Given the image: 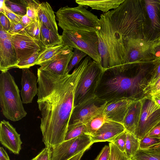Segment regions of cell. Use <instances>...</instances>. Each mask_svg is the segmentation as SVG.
<instances>
[{
  "label": "cell",
  "mask_w": 160,
  "mask_h": 160,
  "mask_svg": "<svg viewBox=\"0 0 160 160\" xmlns=\"http://www.w3.org/2000/svg\"><path fill=\"white\" fill-rule=\"evenodd\" d=\"M128 160H132L131 159H129Z\"/></svg>",
  "instance_id": "obj_54"
},
{
  "label": "cell",
  "mask_w": 160,
  "mask_h": 160,
  "mask_svg": "<svg viewBox=\"0 0 160 160\" xmlns=\"http://www.w3.org/2000/svg\"><path fill=\"white\" fill-rule=\"evenodd\" d=\"M35 157V160H51V148L45 147Z\"/></svg>",
  "instance_id": "obj_40"
},
{
  "label": "cell",
  "mask_w": 160,
  "mask_h": 160,
  "mask_svg": "<svg viewBox=\"0 0 160 160\" xmlns=\"http://www.w3.org/2000/svg\"><path fill=\"white\" fill-rule=\"evenodd\" d=\"M6 6L13 12L22 16L27 14V0H5Z\"/></svg>",
  "instance_id": "obj_27"
},
{
  "label": "cell",
  "mask_w": 160,
  "mask_h": 160,
  "mask_svg": "<svg viewBox=\"0 0 160 160\" xmlns=\"http://www.w3.org/2000/svg\"><path fill=\"white\" fill-rule=\"evenodd\" d=\"M26 32L30 36L42 43L41 29L39 19L37 21H34L26 27Z\"/></svg>",
  "instance_id": "obj_30"
},
{
  "label": "cell",
  "mask_w": 160,
  "mask_h": 160,
  "mask_svg": "<svg viewBox=\"0 0 160 160\" xmlns=\"http://www.w3.org/2000/svg\"><path fill=\"white\" fill-rule=\"evenodd\" d=\"M125 130L122 124L107 119L97 132L90 135L91 138L93 143L110 142Z\"/></svg>",
  "instance_id": "obj_18"
},
{
  "label": "cell",
  "mask_w": 160,
  "mask_h": 160,
  "mask_svg": "<svg viewBox=\"0 0 160 160\" xmlns=\"http://www.w3.org/2000/svg\"><path fill=\"white\" fill-rule=\"evenodd\" d=\"M139 148V140L133 134L127 132L125 152L128 158L130 159Z\"/></svg>",
  "instance_id": "obj_25"
},
{
  "label": "cell",
  "mask_w": 160,
  "mask_h": 160,
  "mask_svg": "<svg viewBox=\"0 0 160 160\" xmlns=\"http://www.w3.org/2000/svg\"><path fill=\"white\" fill-rule=\"evenodd\" d=\"M84 135H89L84 124L77 123L69 125L65 137L64 141Z\"/></svg>",
  "instance_id": "obj_28"
},
{
  "label": "cell",
  "mask_w": 160,
  "mask_h": 160,
  "mask_svg": "<svg viewBox=\"0 0 160 160\" xmlns=\"http://www.w3.org/2000/svg\"><path fill=\"white\" fill-rule=\"evenodd\" d=\"M0 141L1 143L15 154H18L21 149L22 142L20 135L8 122L4 120L0 124Z\"/></svg>",
  "instance_id": "obj_15"
},
{
  "label": "cell",
  "mask_w": 160,
  "mask_h": 160,
  "mask_svg": "<svg viewBox=\"0 0 160 160\" xmlns=\"http://www.w3.org/2000/svg\"><path fill=\"white\" fill-rule=\"evenodd\" d=\"M26 15L33 21L38 20V10L40 3L39 1L27 0Z\"/></svg>",
  "instance_id": "obj_31"
},
{
  "label": "cell",
  "mask_w": 160,
  "mask_h": 160,
  "mask_svg": "<svg viewBox=\"0 0 160 160\" xmlns=\"http://www.w3.org/2000/svg\"><path fill=\"white\" fill-rule=\"evenodd\" d=\"M142 106V98L135 101L130 106L123 123L127 132L134 134L139 122Z\"/></svg>",
  "instance_id": "obj_20"
},
{
  "label": "cell",
  "mask_w": 160,
  "mask_h": 160,
  "mask_svg": "<svg viewBox=\"0 0 160 160\" xmlns=\"http://www.w3.org/2000/svg\"><path fill=\"white\" fill-rule=\"evenodd\" d=\"M125 0H76V2L78 5L89 7L92 9L107 12L112 9L118 8Z\"/></svg>",
  "instance_id": "obj_22"
},
{
  "label": "cell",
  "mask_w": 160,
  "mask_h": 160,
  "mask_svg": "<svg viewBox=\"0 0 160 160\" xmlns=\"http://www.w3.org/2000/svg\"><path fill=\"white\" fill-rule=\"evenodd\" d=\"M0 12L3 13L8 19L10 22L15 23H20L22 16L13 12L7 7L5 4L3 7H0Z\"/></svg>",
  "instance_id": "obj_36"
},
{
  "label": "cell",
  "mask_w": 160,
  "mask_h": 160,
  "mask_svg": "<svg viewBox=\"0 0 160 160\" xmlns=\"http://www.w3.org/2000/svg\"><path fill=\"white\" fill-rule=\"evenodd\" d=\"M73 50L72 48L64 46L62 50L53 57L39 65L41 69L56 75L68 74V66L73 54Z\"/></svg>",
  "instance_id": "obj_14"
},
{
  "label": "cell",
  "mask_w": 160,
  "mask_h": 160,
  "mask_svg": "<svg viewBox=\"0 0 160 160\" xmlns=\"http://www.w3.org/2000/svg\"></svg>",
  "instance_id": "obj_55"
},
{
  "label": "cell",
  "mask_w": 160,
  "mask_h": 160,
  "mask_svg": "<svg viewBox=\"0 0 160 160\" xmlns=\"http://www.w3.org/2000/svg\"><path fill=\"white\" fill-rule=\"evenodd\" d=\"M40 52L34 53L19 61L17 64V68L22 69L25 68H29L31 67L36 65Z\"/></svg>",
  "instance_id": "obj_35"
},
{
  "label": "cell",
  "mask_w": 160,
  "mask_h": 160,
  "mask_svg": "<svg viewBox=\"0 0 160 160\" xmlns=\"http://www.w3.org/2000/svg\"><path fill=\"white\" fill-rule=\"evenodd\" d=\"M0 15V25L8 32L10 27V21L3 13L1 12Z\"/></svg>",
  "instance_id": "obj_43"
},
{
  "label": "cell",
  "mask_w": 160,
  "mask_h": 160,
  "mask_svg": "<svg viewBox=\"0 0 160 160\" xmlns=\"http://www.w3.org/2000/svg\"><path fill=\"white\" fill-rule=\"evenodd\" d=\"M110 154L108 160H128L125 152L120 151L116 146L111 142L109 143Z\"/></svg>",
  "instance_id": "obj_34"
},
{
  "label": "cell",
  "mask_w": 160,
  "mask_h": 160,
  "mask_svg": "<svg viewBox=\"0 0 160 160\" xmlns=\"http://www.w3.org/2000/svg\"><path fill=\"white\" fill-rule=\"evenodd\" d=\"M106 103L95 96L75 106L68 125L77 123L85 124L94 116L102 112Z\"/></svg>",
  "instance_id": "obj_12"
},
{
  "label": "cell",
  "mask_w": 160,
  "mask_h": 160,
  "mask_svg": "<svg viewBox=\"0 0 160 160\" xmlns=\"http://www.w3.org/2000/svg\"><path fill=\"white\" fill-rule=\"evenodd\" d=\"M87 8L81 5L61 8L56 12L58 25L63 30L96 33L100 28V19Z\"/></svg>",
  "instance_id": "obj_4"
},
{
  "label": "cell",
  "mask_w": 160,
  "mask_h": 160,
  "mask_svg": "<svg viewBox=\"0 0 160 160\" xmlns=\"http://www.w3.org/2000/svg\"><path fill=\"white\" fill-rule=\"evenodd\" d=\"M160 92V77L155 82L148 88L146 90V94L150 95L153 93Z\"/></svg>",
  "instance_id": "obj_42"
},
{
  "label": "cell",
  "mask_w": 160,
  "mask_h": 160,
  "mask_svg": "<svg viewBox=\"0 0 160 160\" xmlns=\"http://www.w3.org/2000/svg\"><path fill=\"white\" fill-rule=\"evenodd\" d=\"M64 46L61 44L49 48H44L40 52L36 65L45 62L53 57L63 48Z\"/></svg>",
  "instance_id": "obj_24"
},
{
  "label": "cell",
  "mask_w": 160,
  "mask_h": 160,
  "mask_svg": "<svg viewBox=\"0 0 160 160\" xmlns=\"http://www.w3.org/2000/svg\"><path fill=\"white\" fill-rule=\"evenodd\" d=\"M103 71L100 63L89 57L75 91L74 107L96 96L95 92Z\"/></svg>",
  "instance_id": "obj_6"
},
{
  "label": "cell",
  "mask_w": 160,
  "mask_h": 160,
  "mask_svg": "<svg viewBox=\"0 0 160 160\" xmlns=\"http://www.w3.org/2000/svg\"><path fill=\"white\" fill-rule=\"evenodd\" d=\"M149 95L151 96L152 99L157 104L160 106V92L153 93Z\"/></svg>",
  "instance_id": "obj_47"
},
{
  "label": "cell",
  "mask_w": 160,
  "mask_h": 160,
  "mask_svg": "<svg viewBox=\"0 0 160 160\" xmlns=\"http://www.w3.org/2000/svg\"><path fill=\"white\" fill-rule=\"evenodd\" d=\"M148 149L154 150L155 151L160 153V143L153 146Z\"/></svg>",
  "instance_id": "obj_50"
},
{
  "label": "cell",
  "mask_w": 160,
  "mask_h": 160,
  "mask_svg": "<svg viewBox=\"0 0 160 160\" xmlns=\"http://www.w3.org/2000/svg\"><path fill=\"white\" fill-rule=\"evenodd\" d=\"M153 65L150 72L151 77L148 81L146 92L147 88L153 85L160 77V58L155 59L153 62Z\"/></svg>",
  "instance_id": "obj_33"
},
{
  "label": "cell",
  "mask_w": 160,
  "mask_h": 160,
  "mask_svg": "<svg viewBox=\"0 0 160 160\" xmlns=\"http://www.w3.org/2000/svg\"><path fill=\"white\" fill-rule=\"evenodd\" d=\"M144 18V39L151 43L160 40V0H140Z\"/></svg>",
  "instance_id": "obj_9"
},
{
  "label": "cell",
  "mask_w": 160,
  "mask_h": 160,
  "mask_svg": "<svg viewBox=\"0 0 160 160\" xmlns=\"http://www.w3.org/2000/svg\"><path fill=\"white\" fill-rule=\"evenodd\" d=\"M127 132L125 130L110 142L116 146L120 151L125 152Z\"/></svg>",
  "instance_id": "obj_38"
},
{
  "label": "cell",
  "mask_w": 160,
  "mask_h": 160,
  "mask_svg": "<svg viewBox=\"0 0 160 160\" xmlns=\"http://www.w3.org/2000/svg\"><path fill=\"white\" fill-rule=\"evenodd\" d=\"M86 150H84L75 155L68 160H80L84 152Z\"/></svg>",
  "instance_id": "obj_49"
},
{
  "label": "cell",
  "mask_w": 160,
  "mask_h": 160,
  "mask_svg": "<svg viewBox=\"0 0 160 160\" xmlns=\"http://www.w3.org/2000/svg\"><path fill=\"white\" fill-rule=\"evenodd\" d=\"M21 95L23 104L32 102L34 97L37 95V77L28 68L22 69Z\"/></svg>",
  "instance_id": "obj_17"
},
{
  "label": "cell",
  "mask_w": 160,
  "mask_h": 160,
  "mask_svg": "<svg viewBox=\"0 0 160 160\" xmlns=\"http://www.w3.org/2000/svg\"><path fill=\"white\" fill-rule=\"evenodd\" d=\"M135 67L125 64L104 70L95 96L107 102L122 98L141 99L139 95L145 94L148 82L141 74L143 70L135 72Z\"/></svg>",
  "instance_id": "obj_3"
},
{
  "label": "cell",
  "mask_w": 160,
  "mask_h": 160,
  "mask_svg": "<svg viewBox=\"0 0 160 160\" xmlns=\"http://www.w3.org/2000/svg\"><path fill=\"white\" fill-rule=\"evenodd\" d=\"M36 159V157L32 159H31V160H35Z\"/></svg>",
  "instance_id": "obj_52"
},
{
  "label": "cell",
  "mask_w": 160,
  "mask_h": 160,
  "mask_svg": "<svg viewBox=\"0 0 160 160\" xmlns=\"http://www.w3.org/2000/svg\"><path fill=\"white\" fill-rule=\"evenodd\" d=\"M38 16L40 22L52 31L58 33L54 12L48 2L40 3L38 10Z\"/></svg>",
  "instance_id": "obj_21"
},
{
  "label": "cell",
  "mask_w": 160,
  "mask_h": 160,
  "mask_svg": "<svg viewBox=\"0 0 160 160\" xmlns=\"http://www.w3.org/2000/svg\"><path fill=\"white\" fill-rule=\"evenodd\" d=\"M152 43L143 39L125 38L124 41V64L136 67L152 63L155 59L152 51Z\"/></svg>",
  "instance_id": "obj_8"
},
{
  "label": "cell",
  "mask_w": 160,
  "mask_h": 160,
  "mask_svg": "<svg viewBox=\"0 0 160 160\" xmlns=\"http://www.w3.org/2000/svg\"><path fill=\"white\" fill-rule=\"evenodd\" d=\"M159 43L160 44V40L158 41Z\"/></svg>",
  "instance_id": "obj_53"
},
{
  "label": "cell",
  "mask_w": 160,
  "mask_h": 160,
  "mask_svg": "<svg viewBox=\"0 0 160 160\" xmlns=\"http://www.w3.org/2000/svg\"><path fill=\"white\" fill-rule=\"evenodd\" d=\"M142 106L138 127L134 135L139 140L160 123V106L149 95L142 98Z\"/></svg>",
  "instance_id": "obj_10"
},
{
  "label": "cell",
  "mask_w": 160,
  "mask_h": 160,
  "mask_svg": "<svg viewBox=\"0 0 160 160\" xmlns=\"http://www.w3.org/2000/svg\"><path fill=\"white\" fill-rule=\"evenodd\" d=\"M160 143V139L150 137L148 135L139 140L140 148L147 149Z\"/></svg>",
  "instance_id": "obj_37"
},
{
  "label": "cell",
  "mask_w": 160,
  "mask_h": 160,
  "mask_svg": "<svg viewBox=\"0 0 160 160\" xmlns=\"http://www.w3.org/2000/svg\"><path fill=\"white\" fill-rule=\"evenodd\" d=\"M16 54L10 39H0V70L8 71L17 68L18 63Z\"/></svg>",
  "instance_id": "obj_19"
},
{
  "label": "cell",
  "mask_w": 160,
  "mask_h": 160,
  "mask_svg": "<svg viewBox=\"0 0 160 160\" xmlns=\"http://www.w3.org/2000/svg\"><path fill=\"white\" fill-rule=\"evenodd\" d=\"M107 120L102 112L92 118L85 124L88 134L90 136L95 133Z\"/></svg>",
  "instance_id": "obj_26"
},
{
  "label": "cell",
  "mask_w": 160,
  "mask_h": 160,
  "mask_svg": "<svg viewBox=\"0 0 160 160\" xmlns=\"http://www.w3.org/2000/svg\"><path fill=\"white\" fill-rule=\"evenodd\" d=\"M130 159L132 160H160V153L151 149L139 148Z\"/></svg>",
  "instance_id": "obj_29"
},
{
  "label": "cell",
  "mask_w": 160,
  "mask_h": 160,
  "mask_svg": "<svg viewBox=\"0 0 160 160\" xmlns=\"http://www.w3.org/2000/svg\"><path fill=\"white\" fill-rule=\"evenodd\" d=\"M88 59V56L84 58L71 74L59 75L40 68L38 69L37 102L46 147L52 148L64 141L74 107L75 91Z\"/></svg>",
  "instance_id": "obj_1"
},
{
  "label": "cell",
  "mask_w": 160,
  "mask_h": 160,
  "mask_svg": "<svg viewBox=\"0 0 160 160\" xmlns=\"http://www.w3.org/2000/svg\"><path fill=\"white\" fill-rule=\"evenodd\" d=\"M158 8H159V11H160V2H159V5H158Z\"/></svg>",
  "instance_id": "obj_51"
},
{
  "label": "cell",
  "mask_w": 160,
  "mask_h": 160,
  "mask_svg": "<svg viewBox=\"0 0 160 160\" xmlns=\"http://www.w3.org/2000/svg\"><path fill=\"white\" fill-rule=\"evenodd\" d=\"M40 22V21H39ZM42 43L44 48H49L61 44L62 36L40 22Z\"/></svg>",
  "instance_id": "obj_23"
},
{
  "label": "cell",
  "mask_w": 160,
  "mask_h": 160,
  "mask_svg": "<svg viewBox=\"0 0 160 160\" xmlns=\"http://www.w3.org/2000/svg\"><path fill=\"white\" fill-rule=\"evenodd\" d=\"M149 136L158 138L160 137V123L154 128L148 134Z\"/></svg>",
  "instance_id": "obj_44"
},
{
  "label": "cell",
  "mask_w": 160,
  "mask_h": 160,
  "mask_svg": "<svg viewBox=\"0 0 160 160\" xmlns=\"http://www.w3.org/2000/svg\"><path fill=\"white\" fill-rule=\"evenodd\" d=\"M98 39L103 70L124 64L126 38L144 39V18L140 0H125L117 8L101 14Z\"/></svg>",
  "instance_id": "obj_2"
},
{
  "label": "cell",
  "mask_w": 160,
  "mask_h": 160,
  "mask_svg": "<svg viewBox=\"0 0 160 160\" xmlns=\"http://www.w3.org/2000/svg\"><path fill=\"white\" fill-rule=\"evenodd\" d=\"M87 55L82 51L77 48H74L73 54L68 66V74H69L72 68L78 65Z\"/></svg>",
  "instance_id": "obj_32"
},
{
  "label": "cell",
  "mask_w": 160,
  "mask_h": 160,
  "mask_svg": "<svg viewBox=\"0 0 160 160\" xmlns=\"http://www.w3.org/2000/svg\"><path fill=\"white\" fill-rule=\"evenodd\" d=\"M34 21L28 17L26 14L22 17L20 23L25 27L29 25Z\"/></svg>",
  "instance_id": "obj_46"
},
{
  "label": "cell",
  "mask_w": 160,
  "mask_h": 160,
  "mask_svg": "<svg viewBox=\"0 0 160 160\" xmlns=\"http://www.w3.org/2000/svg\"><path fill=\"white\" fill-rule=\"evenodd\" d=\"M0 160H10L6 152L1 147H0Z\"/></svg>",
  "instance_id": "obj_48"
},
{
  "label": "cell",
  "mask_w": 160,
  "mask_h": 160,
  "mask_svg": "<svg viewBox=\"0 0 160 160\" xmlns=\"http://www.w3.org/2000/svg\"><path fill=\"white\" fill-rule=\"evenodd\" d=\"M10 22V27L8 32L11 34H20L26 32V27L21 23H15Z\"/></svg>",
  "instance_id": "obj_39"
},
{
  "label": "cell",
  "mask_w": 160,
  "mask_h": 160,
  "mask_svg": "<svg viewBox=\"0 0 160 160\" xmlns=\"http://www.w3.org/2000/svg\"><path fill=\"white\" fill-rule=\"evenodd\" d=\"M10 40L18 62L44 48L41 42L33 38L26 32L12 35Z\"/></svg>",
  "instance_id": "obj_13"
},
{
  "label": "cell",
  "mask_w": 160,
  "mask_h": 160,
  "mask_svg": "<svg viewBox=\"0 0 160 160\" xmlns=\"http://www.w3.org/2000/svg\"><path fill=\"white\" fill-rule=\"evenodd\" d=\"M61 36L64 46L79 49L100 63L98 39L96 32L63 30Z\"/></svg>",
  "instance_id": "obj_7"
},
{
  "label": "cell",
  "mask_w": 160,
  "mask_h": 160,
  "mask_svg": "<svg viewBox=\"0 0 160 160\" xmlns=\"http://www.w3.org/2000/svg\"><path fill=\"white\" fill-rule=\"evenodd\" d=\"M110 154V148L109 145H105L94 160H108Z\"/></svg>",
  "instance_id": "obj_41"
},
{
  "label": "cell",
  "mask_w": 160,
  "mask_h": 160,
  "mask_svg": "<svg viewBox=\"0 0 160 160\" xmlns=\"http://www.w3.org/2000/svg\"><path fill=\"white\" fill-rule=\"evenodd\" d=\"M0 103L2 113L8 119L18 121L27 114L14 77L8 71L0 75Z\"/></svg>",
  "instance_id": "obj_5"
},
{
  "label": "cell",
  "mask_w": 160,
  "mask_h": 160,
  "mask_svg": "<svg viewBox=\"0 0 160 160\" xmlns=\"http://www.w3.org/2000/svg\"><path fill=\"white\" fill-rule=\"evenodd\" d=\"M12 35L0 25V39H11Z\"/></svg>",
  "instance_id": "obj_45"
},
{
  "label": "cell",
  "mask_w": 160,
  "mask_h": 160,
  "mask_svg": "<svg viewBox=\"0 0 160 160\" xmlns=\"http://www.w3.org/2000/svg\"><path fill=\"white\" fill-rule=\"evenodd\" d=\"M136 100L122 98L107 102L103 113L108 120L123 124L130 106Z\"/></svg>",
  "instance_id": "obj_16"
},
{
  "label": "cell",
  "mask_w": 160,
  "mask_h": 160,
  "mask_svg": "<svg viewBox=\"0 0 160 160\" xmlns=\"http://www.w3.org/2000/svg\"><path fill=\"white\" fill-rule=\"evenodd\" d=\"M89 135L64 141L51 148V160H68L93 144Z\"/></svg>",
  "instance_id": "obj_11"
}]
</instances>
